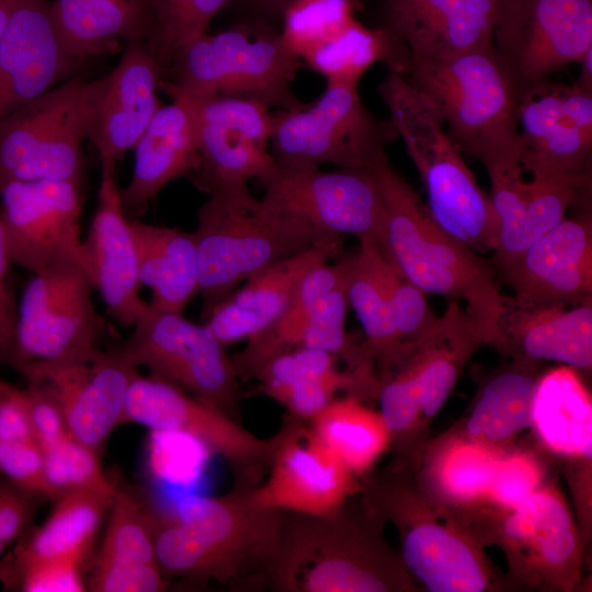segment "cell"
<instances>
[{"instance_id":"cell-1","label":"cell","mask_w":592,"mask_h":592,"mask_svg":"<svg viewBox=\"0 0 592 592\" xmlns=\"http://www.w3.org/2000/svg\"><path fill=\"white\" fill-rule=\"evenodd\" d=\"M366 167L376 179L385 207L384 236L377 247L383 257L423 293L465 303L464 309L482 343L499 350L506 296L491 266L437 226L386 151Z\"/></svg>"},{"instance_id":"cell-2","label":"cell","mask_w":592,"mask_h":592,"mask_svg":"<svg viewBox=\"0 0 592 592\" xmlns=\"http://www.w3.org/2000/svg\"><path fill=\"white\" fill-rule=\"evenodd\" d=\"M383 520L364 503L326 516L283 512L264 579L283 592H394L411 588L400 556L385 542Z\"/></svg>"},{"instance_id":"cell-3","label":"cell","mask_w":592,"mask_h":592,"mask_svg":"<svg viewBox=\"0 0 592 592\" xmlns=\"http://www.w3.org/2000/svg\"><path fill=\"white\" fill-rule=\"evenodd\" d=\"M192 231L198 264L202 317L239 284L269 265L312 247L342 243L305 219L254 197L244 181H223L204 190Z\"/></svg>"},{"instance_id":"cell-4","label":"cell","mask_w":592,"mask_h":592,"mask_svg":"<svg viewBox=\"0 0 592 592\" xmlns=\"http://www.w3.org/2000/svg\"><path fill=\"white\" fill-rule=\"evenodd\" d=\"M378 91L424 185L433 220L475 252L493 251L498 224L490 196L463 160L432 101L391 70Z\"/></svg>"},{"instance_id":"cell-5","label":"cell","mask_w":592,"mask_h":592,"mask_svg":"<svg viewBox=\"0 0 592 592\" xmlns=\"http://www.w3.org/2000/svg\"><path fill=\"white\" fill-rule=\"evenodd\" d=\"M303 65L276 29L238 22L214 35L202 33L180 46L159 87L170 98L230 95L291 111L305 105L292 90Z\"/></svg>"},{"instance_id":"cell-6","label":"cell","mask_w":592,"mask_h":592,"mask_svg":"<svg viewBox=\"0 0 592 592\" xmlns=\"http://www.w3.org/2000/svg\"><path fill=\"white\" fill-rule=\"evenodd\" d=\"M403 76L432 101L460 152L480 161L520 144L516 96L493 43L445 58H409Z\"/></svg>"},{"instance_id":"cell-7","label":"cell","mask_w":592,"mask_h":592,"mask_svg":"<svg viewBox=\"0 0 592 592\" xmlns=\"http://www.w3.org/2000/svg\"><path fill=\"white\" fill-rule=\"evenodd\" d=\"M361 491L363 503L395 525L407 572L429 591L483 592L492 587L475 536L439 504L397 479L372 481Z\"/></svg>"},{"instance_id":"cell-8","label":"cell","mask_w":592,"mask_h":592,"mask_svg":"<svg viewBox=\"0 0 592 592\" xmlns=\"http://www.w3.org/2000/svg\"><path fill=\"white\" fill-rule=\"evenodd\" d=\"M20 303L11 367L95 358L109 322L94 306L92 280L78 259L31 273Z\"/></svg>"},{"instance_id":"cell-9","label":"cell","mask_w":592,"mask_h":592,"mask_svg":"<svg viewBox=\"0 0 592 592\" xmlns=\"http://www.w3.org/2000/svg\"><path fill=\"white\" fill-rule=\"evenodd\" d=\"M358 83L327 81L310 105L273 114L272 156L283 164L366 167L398 137L390 118L374 116L363 104Z\"/></svg>"},{"instance_id":"cell-10","label":"cell","mask_w":592,"mask_h":592,"mask_svg":"<svg viewBox=\"0 0 592 592\" xmlns=\"http://www.w3.org/2000/svg\"><path fill=\"white\" fill-rule=\"evenodd\" d=\"M87 86L72 76L0 123V190L11 182H82Z\"/></svg>"},{"instance_id":"cell-11","label":"cell","mask_w":592,"mask_h":592,"mask_svg":"<svg viewBox=\"0 0 592 592\" xmlns=\"http://www.w3.org/2000/svg\"><path fill=\"white\" fill-rule=\"evenodd\" d=\"M121 343L138 367L229 415H238L239 384L232 360L209 328L182 314L148 308Z\"/></svg>"},{"instance_id":"cell-12","label":"cell","mask_w":592,"mask_h":592,"mask_svg":"<svg viewBox=\"0 0 592 592\" xmlns=\"http://www.w3.org/2000/svg\"><path fill=\"white\" fill-rule=\"evenodd\" d=\"M493 44L517 98L592 48V0H505Z\"/></svg>"},{"instance_id":"cell-13","label":"cell","mask_w":592,"mask_h":592,"mask_svg":"<svg viewBox=\"0 0 592 592\" xmlns=\"http://www.w3.org/2000/svg\"><path fill=\"white\" fill-rule=\"evenodd\" d=\"M263 200L296 215L316 228L335 236H353L379 247L385 227V207L369 168L321 171L277 162L263 172Z\"/></svg>"},{"instance_id":"cell-14","label":"cell","mask_w":592,"mask_h":592,"mask_svg":"<svg viewBox=\"0 0 592 592\" xmlns=\"http://www.w3.org/2000/svg\"><path fill=\"white\" fill-rule=\"evenodd\" d=\"M272 439L269 475L249 488L251 501L270 511L326 516L338 512L362 485L298 419Z\"/></svg>"},{"instance_id":"cell-15","label":"cell","mask_w":592,"mask_h":592,"mask_svg":"<svg viewBox=\"0 0 592 592\" xmlns=\"http://www.w3.org/2000/svg\"><path fill=\"white\" fill-rule=\"evenodd\" d=\"M82 182H11L0 190V218L12 264L31 273L81 260Z\"/></svg>"},{"instance_id":"cell-16","label":"cell","mask_w":592,"mask_h":592,"mask_svg":"<svg viewBox=\"0 0 592 592\" xmlns=\"http://www.w3.org/2000/svg\"><path fill=\"white\" fill-rule=\"evenodd\" d=\"M137 364L122 344L103 349L90 362L33 363L18 372L48 390L59 403L70 436L101 453L121 424Z\"/></svg>"},{"instance_id":"cell-17","label":"cell","mask_w":592,"mask_h":592,"mask_svg":"<svg viewBox=\"0 0 592 592\" xmlns=\"http://www.w3.org/2000/svg\"><path fill=\"white\" fill-rule=\"evenodd\" d=\"M125 422L195 439L249 477L269 462L272 439L254 435L221 409L152 375L138 374L130 384Z\"/></svg>"},{"instance_id":"cell-18","label":"cell","mask_w":592,"mask_h":592,"mask_svg":"<svg viewBox=\"0 0 592 592\" xmlns=\"http://www.w3.org/2000/svg\"><path fill=\"white\" fill-rule=\"evenodd\" d=\"M494 536L512 571L532 584L571 589L580 573L579 531L561 493L540 486L513 509L498 510Z\"/></svg>"},{"instance_id":"cell-19","label":"cell","mask_w":592,"mask_h":592,"mask_svg":"<svg viewBox=\"0 0 592 592\" xmlns=\"http://www.w3.org/2000/svg\"><path fill=\"white\" fill-rule=\"evenodd\" d=\"M162 69L146 39L124 44L122 57L105 77L88 81L87 138L95 147L101 171L115 172L161 106Z\"/></svg>"},{"instance_id":"cell-20","label":"cell","mask_w":592,"mask_h":592,"mask_svg":"<svg viewBox=\"0 0 592 592\" xmlns=\"http://www.w3.org/2000/svg\"><path fill=\"white\" fill-rule=\"evenodd\" d=\"M187 99L196 122L200 167L193 175L198 187L204 191L216 182H247L272 166L274 157L267 145L273 114L267 105L230 95Z\"/></svg>"},{"instance_id":"cell-21","label":"cell","mask_w":592,"mask_h":592,"mask_svg":"<svg viewBox=\"0 0 592 592\" xmlns=\"http://www.w3.org/2000/svg\"><path fill=\"white\" fill-rule=\"evenodd\" d=\"M519 305H578L592 299V224L563 219L498 269Z\"/></svg>"},{"instance_id":"cell-22","label":"cell","mask_w":592,"mask_h":592,"mask_svg":"<svg viewBox=\"0 0 592 592\" xmlns=\"http://www.w3.org/2000/svg\"><path fill=\"white\" fill-rule=\"evenodd\" d=\"M79 66L56 30L49 0H22L0 37V123Z\"/></svg>"},{"instance_id":"cell-23","label":"cell","mask_w":592,"mask_h":592,"mask_svg":"<svg viewBox=\"0 0 592 592\" xmlns=\"http://www.w3.org/2000/svg\"><path fill=\"white\" fill-rule=\"evenodd\" d=\"M82 264L106 314L122 327L132 328L148 308L139 294L136 244L123 209L113 171H101L98 205L81 246Z\"/></svg>"},{"instance_id":"cell-24","label":"cell","mask_w":592,"mask_h":592,"mask_svg":"<svg viewBox=\"0 0 592 592\" xmlns=\"http://www.w3.org/2000/svg\"><path fill=\"white\" fill-rule=\"evenodd\" d=\"M505 0H380L379 27L409 58H445L493 43Z\"/></svg>"},{"instance_id":"cell-25","label":"cell","mask_w":592,"mask_h":592,"mask_svg":"<svg viewBox=\"0 0 592 592\" xmlns=\"http://www.w3.org/2000/svg\"><path fill=\"white\" fill-rule=\"evenodd\" d=\"M283 512L257 506L242 486L225 496L190 494L175 506L174 520L234 562L248 577L266 565L276 547Z\"/></svg>"},{"instance_id":"cell-26","label":"cell","mask_w":592,"mask_h":592,"mask_svg":"<svg viewBox=\"0 0 592 592\" xmlns=\"http://www.w3.org/2000/svg\"><path fill=\"white\" fill-rule=\"evenodd\" d=\"M521 163L532 179L590 184L592 137L562 111L560 83L536 86L516 98Z\"/></svg>"},{"instance_id":"cell-27","label":"cell","mask_w":592,"mask_h":592,"mask_svg":"<svg viewBox=\"0 0 592 592\" xmlns=\"http://www.w3.org/2000/svg\"><path fill=\"white\" fill-rule=\"evenodd\" d=\"M161 105L134 146L129 183L119 189L128 218H138L150 201L170 182L194 174L200 167L195 113L182 95Z\"/></svg>"},{"instance_id":"cell-28","label":"cell","mask_w":592,"mask_h":592,"mask_svg":"<svg viewBox=\"0 0 592 592\" xmlns=\"http://www.w3.org/2000/svg\"><path fill=\"white\" fill-rule=\"evenodd\" d=\"M340 247H312L269 265L218 303L204 323L225 346L261 332L284 314L305 275L337 255Z\"/></svg>"},{"instance_id":"cell-29","label":"cell","mask_w":592,"mask_h":592,"mask_svg":"<svg viewBox=\"0 0 592 592\" xmlns=\"http://www.w3.org/2000/svg\"><path fill=\"white\" fill-rule=\"evenodd\" d=\"M499 351L574 369L592 366V301L524 306L505 297Z\"/></svg>"},{"instance_id":"cell-30","label":"cell","mask_w":592,"mask_h":592,"mask_svg":"<svg viewBox=\"0 0 592 592\" xmlns=\"http://www.w3.org/2000/svg\"><path fill=\"white\" fill-rule=\"evenodd\" d=\"M116 488L80 491L56 499L45 523L30 530L2 559L0 582L27 566L43 561L61 558L83 561L103 516L111 508Z\"/></svg>"},{"instance_id":"cell-31","label":"cell","mask_w":592,"mask_h":592,"mask_svg":"<svg viewBox=\"0 0 592 592\" xmlns=\"http://www.w3.org/2000/svg\"><path fill=\"white\" fill-rule=\"evenodd\" d=\"M53 20L67 54L80 65L135 39L152 26L151 0H53Z\"/></svg>"},{"instance_id":"cell-32","label":"cell","mask_w":592,"mask_h":592,"mask_svg":"<svg viewBox=\"0 0 592 592\" xmlns=\"http://www.w3.org/2000/svg\"><path fill=\"white\" fill-rule=\"evenodd\" d=\"M480 343L481 338L460 303L448 301L444 314L401 366L415 385L423 421H430L440 412Z\"/></svg>"},{"instance_id":"cell-33","label":"cell","mask_w":592,"mask_h":592,"mask_svg":"<svg viewBox=\"0 0 592 592\" xmlns=\"http://www.w3.org/2000/svg\"><path fill=\"white\" fill-rule=\"evenodd\" d=\"M140 285L151 291L150 307L182 314L198 292V264L192 232L130 218Z\"/></svg>"},{"instance_id":"cell-34","label":"cell","mask_w":592,"mask_h":592,"mask_svg":"<svg viewBox=\"0 0 592 592\" xmlns=\"http://www.w3.org/2000/svg\"><path fill=\"white\" fill-rule=\"evenodd\" d=\"M531 425L553 453L591 460V395L574 368L561 365L538 376Z\"/></svg>"},{"instance_id":"cell-35","label":"cell","mask_w":592,"mask_h":592,"mask_svg":"<svg viewBox=\"0 0 592 592\" xmlns=\"http://www.w3.org/2000/svg\"><path fill=\"white\" fill-rule=\"evenodd\" d=\"M309 421L316 437L357 477L373 468L392 441L380 412L352 394L333 398Z\"/></svg>"},{"instance_id":"cell-36","label":"cell","mask_w":592,"mask_h":592,"mask_svg":"<svg viewBox=\"0 0 592 592\" xmlns=\"http://www.w3.org/2000/svg\"><path fill=\"white\" fill-rule=\"evenodd\" d=\"M514 358L481 388L466 421V436L498 446L531 426L536 362Z\"/></svg>"},{"instance_id":"cell-37","label":"cell","mask_w":592,"mask_h":592,"mask_svg":"<svg viewBox=\"0 0 592 592\" xmlns=\"http://www.w3.org/2000/svg\"><path fill=\"white\" fill-rule=\"evenodd\" d=\"M348 303L365 334V345L377 365L380 383L397 372L413 353L399 334L388 305L360 248L340 261Z\"/></svg>"},{"instance_id":"cell-38","label":"cell","mask_w":592,"mask_h":592,"mask_svg":"<svg viewBox=\"0 0 592 592\" xmlns=\"http://www.w3.org/2000/svg\"><path fill=\"white\" fill-rule=\"evenodd\" d=\"M408 50L392 34L382 27L367 29L353 19L343 30L303 58V64L327 81L360 82L363 73L376 62L405 75Z\"/></svg>"},{"instance_id":"cell-39","label":"cell","mask_w":592,"mask_h":592,"mask_svg":"<svg viewBox=\"0 0 592 592\" xmlns=\"http://www.w3.org/2000/svg\"><path fill=\"white\" fill-rule=\"evenodd\" d=\"M503 452L466 435L446 442L430 465V482L439 498L456 506L486 503Z\"/></svg>"},{"instance_id":"cell-40","label":"cell","mask_w":592,"mask_h":592,"mask_svg":"<svg viewBox=\"0 0 592 592\" xmlns=\"http://www.w3.org/2000/svg\"><path fill=\"white\" fill-rule=\"evenodd\" d=\"M156 561L164 576L230 584L246 577L229 559L203 543L177 520H161L155 542Z\"/></svg>"},{"instance_id":"cell-41","label":"cell","mask_w":592,"mask_h":592,"mask_svg":"<svg viewBox=\"0 0 592 592\" xmlns=\"http://www.w3.org/2000/svg\"><path fill=\"white\" fill-rule=\"evenodd\" d=\"M161 517L128 488H116L110 520L95 562L157 563L155 542ZM158 565V563H157Z\"/></svg>"},{"instance_id":"cell-42","label":"cell","mask_w":592,"mask_h":592,"mask_svg":"<svg viewBox=\"0 0 592 592\" xmlns=\"http://www.w3.org/2000/svg\"><path fill=\"white\" fill-rule=\"evenodd\" d=\"M367 266L376 281L403 341L413 350L431 331L439 316L421 289L400 276L373 242H360Z\"/></svg>"},{"instance_id":"cell-43","label":"cell","mask_w":592,"mask_h":592,"mask_svg":"<svg viewBox=\"0 0 592 592\" xmlns=\"http://www.w3.org/2000/svg\"><path fill=\"white\" fill-rule=\"evenodd\" d=\"M232 0H151L152 26L147 43L162 73L184 43L207 32L212 19Z\"/></svg>"},{"instance_id":"cell-44","label":"cell","mask_w":592,"mask_h":592,"mask_svg":"<svg viewBox=\"0 0 592 592\" xmlns=\"http://www.w3.org/2000/svg\"><path fill=\"white\" fill-rule=\"evenodd\" d=\"M358 5V0H296L283 14L281 37L303 60L343 30Z\"/></svg>"},{"instance_id":"cell-45","label":"cell","mask_w":592,"mask_h":592,"mask_svg":"<svg viewBox=\"0 0 592 592\" xmlns=\"http://www.w3.org/2000/svg\"><path fill=\"white\" fill-rule=\"evenodd\" d=\"M44 451L45 497H60L87 490L117 487L100 464V453L68 435Z\"/></svg>"},{"instance_id":"cell-46","label":"cell","mask_w":592,"mask_h":592,"mask_svg":"<svg viewBox=\"0 0 592 592\" xmlns=\"http://www.w3.org/2000/svg\"><path fill=\"white\" fill-rule=\"evenodd\" d=\"M544 470L537 458L526 452L503 453L497 465L486 503L499 511L513 509L540 486Z\"/></svg>"},{"instance_id":"cell-47","label":"cell","mask_w":592,"mask_h":592,"mask_svg":"<svg viewBox=\"0 0 592 592\" xmlns=\"http://www.w3.org/2000/svg\"><path fill=\"white\" fill-rule=\"evenodd\" d=\"M380 414L394 437H402L421 424L419 395L409 373L399 368L380 383L377 394Z\"/></svg>"},{"instance_id":"cell-48","label":"cell","mask_w":592,"mask_h":592,"mask_svg":"<svg viewBox=\"0 0 592 592\" xmlns=\"http://www.w3.org/2000/svg\"><path fill=\"white\" fill-rule=\"evenodd\" d=\"M168 585L157 563L130 561L95 562L88 581L94 592H159Z\"/></svg>"},{"instance_id":"cell-49","label":"cell","mask_w":592,"mask_h":592,"mask_svg":"<svg viewBox=\"0 0 592 592\" xmlns=\"http://www.w3.org/2000/svg\"><path fill=\"white\" fill-rule=\"evenodd\" d=\"M82 561L61 558L27 566L2 582L5 590L24 592H82Z\"/></svg>"},{"instance_id":"cell-50","label":"cell","mask_w":592,"mask_h":592,"mask_svg":"<svg viewBox=\"0 0 592 592\" xmlns=\"http://www.w3.org/2000/svg\"><path fill=\"white\" fill-rule=\"evenodd\" d=\"M0 474L21 489L46 498L44 451L35 440L0 442Z\"/></svg>"},{"instance_id":"cell-51","label":"cell","mask_w":592,"mask_h":592,"mask_svg":"<svg viewBox=\"0 0 592 592\" xmlns=\"http://www.w3.org/2000/svg\"><path fill=\"white\" fill-rule=\"evenodd\" d=\"M39 498L0 477V554L30 531Z\"/></svg>"},{"instance_id":"cell-52","label":"cell","mask_w":592,"mask_h":592,"mask_svg":"<svg viewBox=\"0 0 592 592\" xmlns=\"http://www.w3.org/2000/svg\"><path fill=\"white\" fill-rule=\"evenodd\" d=\"M35 440L43 449L69 435L61 408L43 386L27 383L24 389Z\"/></svg>"},{"instance_id":"cell-53","label":"cell","mask_w":592,"mask_h":592,"mask_svg":"<svg viewBox=\"0 0 592 592\" xmlns=\"http://www.w3.org/2000/svg\"><path fill=\"white\" fill-rule=\"evenodd\" d=\"M12 264L0 218V366L11 365L16 333L18 304L10 282Z\"/></svg>"},{"instance_id":"cell-54","label":"cell","mask_w":592,"mask_h":592,"mask_svg":"<svg viewBox=\"0 0 592 592\" xmlns=\"http://www.w3.org/2000/svg\"><path fill=\"white\" fill-rule=\"evenodd\" d=\"M32 440L35 436L25 391L11 385L0 392V442Z\"/></svg>"},{"instance_id":"cell-55","label":"cell","mask_w":592,"mask_h":592,"mask_svg":"<svg viewBox=\"0 0 592 592\" xmlns=\"http://www.w3.org/2000/svg\"><path fill=\"white\" fill-rule=\"evenodd\" d=\"M296 0H232L239 22H257L274 29L282 23L286 9Z\"/></svg>"},{"instance_id":"cell-56","label":"cell","mask_w":592,"mask_h":592,"mask_svg":"<svg viewBox=\"0 0 592 592\" xmlns=\"http://www.w3.org/2000/svg\"><path fill=\"white\" fill-rule=\"evenodd\" d=\"M580 76L576 84L585 92L592 93V48H590L582 59Z\"/></svg>"},{"instance_id":"cell-57","label":"cell","mask_w":592,"mask_h":592,"mask_svg":"<svg viewBox=\"0 0 592 592\" xmlns=\"http://www.w3.org/2000/svg\"><path fill=\"white\" fill-rule=\"evenodd\" d=\"M22 0H0V37L14 12L15 8Z\"/></svg>"},{"instance_id":"cell-58","label":"cell","mask_w":592,"mask_h":592,"mask_svg":"<svg viewBox=\"0 0 592 592\" xmlns=\"http://www.w3.org/2000/svg\"><path fill=\"white\" fill-rule=\"evenodd\" d=\"M11 385L3 382V380H0V392H2L3 390H5L7 388H9Z\"/></svg>"},{"instance_id":"cell-59","label":"cell","mask_w":592,"mask_h":592,"mask_svg":"<svg viewBox=\"0 0 592 592\" xmlns=\"http://www.w3.org/2000/svg\"><path fill=\"white\" fill-rule=\"evenodd\" d=\"M1 380V379H0Z\"/></svg>"}]
</instances>
